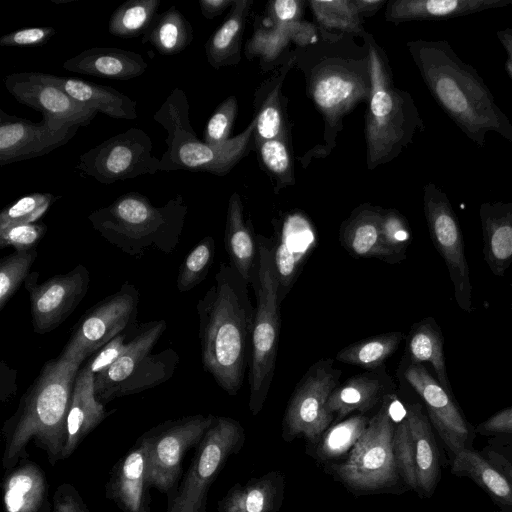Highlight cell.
<instances>
[{
    "mask_svg": "<svg viewBox=\"0 0 512 512\" xmlns=\"http://www.w3.org/2000/svg\"><path fill=\"white\" fill-rule=\"evenodd\" d=\"M408 51L433 99L478 147L489 132L512 144V123L474 67L446 40H412Z\"/></svg>",
    "mask_w": 512,
    "mask_h": 512,
    "instance_id": "1",
    "label": "cell"
},
{
    "mask_svg": "<svg viewBox=\"0 0 512 512\" xmlns=\"http://www.w3.org/2000/svg\"><path fill=\"white\" fill-rule=\"evenodd\" d=\"M196 311L203 368L234 396L242 387L248 364L255 308L248 284L231 264H220Z\"/></svg>",
    "mask_w": 512,
    "mask_h": 512,
    "instance_id": "2",
    "label": "cell"
},
{
    "mask_svg": "<svg viewBox=\"0 0 512 512\" xmlns=\"http://www.w3.org/2000/svg\"><path fill=\"white\" fill-rule=\"evenodd\" d=\"M82 363L60 355L44 363L2 428L6 470L27 459L26 447L32 439L46 452L51 465L63 459L73 384Z\"/></svg>",
    "mask_w": 512,
    "mask_h": 512,
    "instance_id": "3",
    "label": "cell"
},
{
    "mask_svg": "<svg viewBox=\"0 0 512 512\" xmlns=\"http://www.w3.org/2000/svg\"><path fill=\"white\" fill-rule=\"evenodd\" d=\"M188 207L178 194L163 206H154L135 191L117 197L88 216L93 229L111 245L131 256L155 248L165 254L178 246Z\"/></svg>",
    "mask_w": 512,
    "mask_h": 512,
    "instance_id": "4",
    "label": "cell"
},
{
    "mask_svg": "<svg viewBox=\"0 0 512 512\" xmlns=\"http://www.w3.org/2000/svg\"><path fill=\"white\" fill-rule=\"evenodd\" d=\"M371 92L365 117L367 165H378L396 158L424 129L412 96L393 85L391 71L373 38L366 34Z\"/></svg>",
    "mask_w": 512,
    "mask_h": 512,
    "instance_id": "5",
    "label": "cell"
},
{
    "mask_svg": "<svg viewBox=\"0 0 512 512\" xmlns=\"http://www.w3.org/2000/svg\"><path fill=\"white\" fill-rule=\"evenodd\" d=\"M189 109L185 91L176 87L153 115L154 121L167 132V150L160 158V171L185 170L225 176L247 155L255 138V117L237 136L211 146L202 142L195 133Z\"/></svg>",
    "mask_w": 512,
    "mask_h": 512,
    "instance_id": "6",
    "label": "cell"
},
{
    "mask_svg": "<svg viewBox=\"0 0 512 512\" xmlns=\"http://www.w3.org/2000/svg\"><path fill=\"white\" fill-rule=\"evenodd\" d=\"M257 259L251 285L256 295L251 356L249 410L256 416L263 408L275 371L279 328V280L275 268L274 244L257 237Z\"/></svg>",
    "mask_w": 512,
    "mask_h": 512,
    "instance_id": "7",
    "label": "cell"
},
{
    "mask_svg": "<svg viewBox=\"0 0 512 512\" xmlns=\"http://www.w3.org/2000/svg\"><path fill=\"white\" fill-rule=\"evenodd\" d=\"M390 404L391 395H387L346 458L325 467L327 473L355 495L395 492L402 483L393 451L396 425Z\"/></svg>",
    "mask_w": 512,
    "mask_h": 512,
    "instance_id": "8",
    "label": "cell"
},
{
    "mask_svg": "<svg viewBox=\"0 0 512 512\" xmlns=\"http://www.w3.org/2000/svg\"><path fill=\"white\" fill-rule=\"evenodd\" d=\"M245 439V430L237 420L216 416L196 446L194 458L176 489L167 512H207L210 486L227 460L243 448Z\"/></svg>",
    "mask_w": 512,
    "mask_h": 512,
    "instance_id": "9",
    "label": "cell"
},
{
    "mask_svg": "<svg viewBox=\"0 0 512 512\" xmlns=\"http://www.w3.org/2000/svg\"><path fill=\"white\" fill-rule=\"evenodd\" d=\"M309 96L322 113L330 137L341 129L343 117L371 92L368 57L364 60L329 57L308 74Z\"/></svg>",
    "mask_w": 512,
    "mask_h": 512,
    "instance_id": "10",
    "label": "cell"
},
{
    "mask_svg": "<svg viewBox=\"0 0 512 512\" xmlns=\"http://www.w3.org/2000/svg\"><path fill=\"white\" fill-rule=\"evenodd\" d=\"M215 417L196 414L168 420L140 437L145 446L146 479L150 488L164 493L175 489L184 456L200 443Z\"/></svg>",
    "mask_w": 512,
    "mask_h": 512,
    "instance_id": "11",
    "label": "cell"
},
{
    "mask_svg": "<svg viewBox=\"0 0 512 512\" xmlns=\"http://www.w3.org/2000/svg\"><path fill=\"white\" fill-rule=\"evenodd\" d=\"M341 370L332 359L314 363L295 387L282 421V438L290 442L302 437L316 445L334 421L326 409L329 396L337 387Z\"/></svg>",
    "mask_w": 512,
    "mask_h": 512,
    "instance_id": "12",
    "label": "cell"
},
{
    "mask_svg": "<svg viewBox=\"0 0 512 512\" xmlns=\"http://www.w3.org/2000/svg\"><path fill=\"white\" fill-rule=\"evenodd\" d=\"M76 169L82 175L109 185L155 174L160 171V159L153 155L150 136L132 127L81 154Z\"/></svg>",
    "mask_w": 512,
    "mask_h": 512,
    "instance_id": "13",
    "label": "cell"
},
{
    "mask_svg": "<svg viewBox=\"0 0 512 512\" xmlns=\"http://www.w3.org/2000/svg\"><path fill=\"white\" fill-rule=\"evenodd\" d=\"M139 291L125 282L120 289L88 309L78 320L60 356L85 361L136 320Z\"/></svg>",
    "mask_w": 512,
    "mask_h": 512,
    "instance_id": "14",
    "label": "cell"
},
{
    "mask_svg": "<svg viewBox=\"0 0 512 512\" xmlns=\"http://www.w3.org/2000/svg\"><path fill=\"white\" fill-rule=\"evenodd\" d=\"M423 206L430 238L446 264L455 300L460 309L471 312L472 288L463 234L449 197L435 183L428 182L423 189Z\"/></svg>",
    "mask_w": 512,
    "mask_h": 512,
    "instance_id": "15",
    "label": "cell"
},
{
    "mask_svg": "<svg viewBox=\"0 0 512 512\" xmlns=\"http://www.w3.org/2000/svg\"><path fill=\"white\" fill-rule=\"evenodd\" d=\"M38 279V272H30L24 287L29 295L33 331L42 335L60 326L81 303L89 289L90 274L78 264L68 273L41 283Z\"/></svg>",
    "mask_w": 512,
    "mask_h": 512,
    "instance_id": "16",
    "label": "cell"
},
{
    "mask_svg": "<svg viewBox=\"0 0 512 512\" xmlns=\"http://www.w3.org/2000/svg\"><path fill=\"white\" fill-rule=\"evenodd\" d=\"M404 377L423 400L427 416L449 459L463 449L474 448L475 427L466 419L452 392L443 387L423 364L410 362L404 370Z\"/></svg>",
    "mask_w": 512,
    "mask_h": 512,
    "instance_id": "17",
    "label": "cell"
},
{
    "mask_svg": "<svg viewBox=\"0 0 512 512\" xmlns=\"http://www.w3.org/2000/svg\"><path fill=\"white\" fill-rule=\"evenodd\" d=\"M4 85L20 104L41 112L62 127L88 126L98 113L76 102L56 75L14 72L5 76Z\"/></svg>",
    "mask_w": 512,
    "mask_h": 512,
    "instance_id": "18",
    "label": "cell"
},
{
    "mask_svg": "<svg viewBox=\"0 0 512 512\" xmlns=\"http://www.w3.org/2000/svg\"><path fill=\"white\" fill-rule=\"evenodd\" d=\"M79 128L59 126L46 115L35 123L0 109V166L49 154L66 145Z\"/></svg>",
    "mask_w": 512,
    "mask_h": 512,
    "instance_id": "19",
    "label": "cell"
},
{
    "mask_svg": "<svg viewBox=\"0 0 512 512\" xmlns=\"http://www.w3.org/2000/svg\"><path fill=\"white\" fill-rule=\"evenodd\" d=\"M167 324L164 320L150 321L136 328L121 356L106 371L95 376L97 399L105 404L113 400L116 390L135 372L152 350Z\"/></svg>",
    "mask_w": 512,
    "mask_h": 512,
    "instance_id": "20",
    "label": "cell"
},
{
    "mask_svg": "<svg viewBox=\"0 0 512 512\" xmlns=\"http://www.w3.org/2000/svg\"><path fill=\"white\" fill-rule=\"evenodd\" d=\"M110 414L111 411H107L96 397L95 374L85 363L78 370L73 384L63 459L70 457L84 438Z\"/></svg>",
    "mask_w": 512,
    "mask_h": 512,
    "instance_id": "21",
    "label": "cell"
},
{
    "mask_svg": "<svg viewBox=\"0 0 512 512\" xmlns=\"http://www.w3.org/2000/svg\"><path fill=\"white\" fill-rule=\"evenodd\" d=\"M146 479V452L142 440L117 462L107 484V495L122 512H151Z\"/></svg>",
    "mask_w": 512,
    "mask_h": 512,
    "instance_id": "22",
    "label": "cell"
},
{
    "mask_svg": "<svg viewBox=\"0 0 512 512\" xmlns=\"http://www.w3.org/2000/svg\"><path fill=\"white\" fill-rule=\"evenodd\" d=\"M392 381L384 365L350 377L336 387L328 398L326 409L334 415L335 423L357 411L365 413L390 395Z\"/></svg>",
    "mask_w": 512,
    "mask_h": 512,
    "instance_id": "23",
    "label": "cell"
},
{
    "mask_svg": "<svg viewBox=\"0 0 512 512\" xmlns=\"http://www.w3.org/2000/svg\"><path fill=\"white\" fill-rule=\"evenodd\" d=\"M510 5L512 0H391L385 18L394 24L448 20Z\"/></svg>",
    "mask_w": 512,
    "mask_h": 512,
    "instance_id": "24",
    "label": "cell"
},
{
    "mask_svg": "<svg viewBox=\"0 0 512 512\" xmlns=\"http://www.w3.org/2000/svg\"><path fill=\"white\" fill-rule=\"evenodd\" d=\"M141 54L117 47H92L63 63L67 71L109 80H131L145 73Z\"/></svg>",
    "mask_w": 512,
    "mask_h": 512,
    "instance_id": "25",
    "label": "cell"
},
{
    "mask_svg": "<svg viewBox=\"0 0 512 512\" xmlns=\"http://www.w3.org/2000/svg\"><path fill=\"white\" fill-rule=\"evenodd\" d=\"M405 417L413 438L418 490L422 498H430L441 479L442 463L433 426L419 403L407 406Z\"/></svg>",
    "mask_w": 512,
    "mask_h": 512,
    "instance_id": "26",
    "label": "cell"
},
{
    "mask_svg": "<svg viewBox=\"0 0 512 512\" xmlns=\"http://www.w3.org/2000/svg\"><path fill=\"white\" fill-rule=\"evenodd\" d=\"M285 474L270 471L236 483L218 502V512H278L285 498Z\"/></svg>",
    "mask_w": 512,
    "mask_h": 512,
    "instance_id": "27",
    "label": "cell"
},
{
    "mask_svg": "<svg viewBox=\"0 0 512 512\" xmlns=\"http://www.w3.org/2000/svg\"><path fill=\"white\" fill-rule=\"evenodd\" d=\"M483 254L495 276L512 264V201L484 202L479 208Z\"/></svg>",
    "mask_w": 512,
    "mask_h": 512,
    "instance_id": "28",
    "label": "cell"
},
{
    "mask_svg": "<svg viewBox=\"0 0 512 512\" xmlns=\"http://www.w3.org/2000/svg\"><path fill=\"white\" fill-rule=\"evenodd\" d=\"M381 207L363 204L353 210L340 228L339 239L345 250L355 257H376L392 262L382 235Z\"/></svg>",
    "mask_w": 512,
    "mask_h": 512,
    "instance_id": "29",
    "label": "cell"
},
{
    "mask_svg": "<svg viewBox=\"0 0 512 512\" xmlns=\"http://www.w3.org/2000/svg\"><path fill=\"white\" fill-rule=\"evenodd\" d=\"M449 460L453 475L470 478L502 512H512V483L482 451L463 449Z\"/></svg>",
    "mask_w": 512,
    "mask_h": 512,
    "instance_id": "30",
    "label": "cell"
},
{
    "mask_svg": "<svg viewBox=\"0 0 512 512\" xmlns=\"http://www.w3.org/2000/svg\"><path fill=\"white\" fill-rule=\"evenodd\" d=\"M47 489L43 470L34 462L22 460L4 477V511L41 512L48 501Z\"/></svg>",
    "mask_w": 512,
    "mask_h": 512,
    "instance_id": "31",
    "label": "cell"
},
{
    "mask_svg": "<svg viewBox=\"0 0 512 512\" xmlns=\"http://www.w3.org/2000/svg\"><path fill=\"white\" fill-rule=\"evenodd\" d=\"M224 245L230 264L250 285L257 259V240L244 219V210L238 193L228 201Z\"/></svg>",
    "mask_w": 512,
    "mask_h": 512,
    "instance_id": "32",
    "label": "cell"
},
{
    "mask_svg": "<svg viewBox=\"0 0 512 512\" xmlns=\"http://www.w3.org/2000/svg\"><path fill=\"white\" fill-rule=\"evenodd\" d=\"M63 89L79 104L114 119L135 120L137 103L111 86L99 85L78 78L60 77Z\"/></svg>",
    "mask_w": 512,
    "mask_h": 512,
    "instance_id": "33",
    "label": "cell"
},
{
    "mask_svg": "<svg viewBox=\"0 0 512 512\" xmlns=\"http://www.w3.org/2000/svg\"><path fill=\"white\" fill-rule=\"evenodd\" d=\"M251 5V0H236L225 21L207 40L205 55L214 69L239 62L242 35Z\"/></svg>",
    "mask_w": 512,
    "mask_h": 512,
    "instance_id": "34",
    "label": "cell"
},
{
    "mask_svg": "<svg viewBox=\"0 0 512 512\" xmlns=\"http://www.w3.org/2000/svg\"><path fill=\"white\" fill-rule=\"evenodd\" d=\"M193 39L191 23L173 5L155 16L142 36V43L151 44L163 56H174L184 51Z\"/></svg>",
    "mask_w": 512,
    "mask_h": 512,
    "instance_id": "35",
    "label": "cell"
},
{
    "mask_svg": "<svg viewBox=\"0 0 512 512\" xmlns=\"http://www.w3.org/2000/svg\"><path fill=\"white\" fill-rule=\"evenodd\" d=\"M407 351L411 363H429L439 383L451 391L443 353V337L433 318H426L413 326L407 340Z\"/></svg>",
    "mask_w": 512,
    "mask_h": 512,
    "instance_id": "36",
    "label": "cell"
},
{
    "mask_svg": "<svg viewBox=\"0 0 512 512\" xmlns=\"http://www.w3.org/2000/svg\"><path fill=\"white\" fill-rule=\"evenodd\" d=\"M316 39L315 27L305 22L280 24L273 22L268 29L259 28L246 45V55L274 60L290 41L300 45Z\"/></svg>",
    "mask_w": 512,
    "mask_h": 512,
    "instance_id": "37",
    "label": "cell"
},
{
    "mask_svg": "<svg viewBox=\"0 0 512 512\" xmlns=\"http://www.w3.org/2000/svg\"><path fill=\"white\" fill-rule=\"evenodd\" d=\"M179 363L172 348L150 354L135 372L116 390L113 399L140 393L168 381Z\"/></svg>",
    "mask_w": 512,
    "mask_h": 512,
    "instance_id": "38",
    "label": "cell"
},
{
    "mask_svg": "<svg viewBox=\"0 0 512 512\" xmlns=\"http://www.w3.org/2000/svg\"><path fill=\"white\" fill-rule=\"evenodd\" d=\"M369 420L367 416L357 414L334 423L314 445L316 459L328 464L347 456L364 433Z\"/></svg>",
    "mask_w": 512,
    "mask_h": 512,
    "instance_id": "39",
    "label": "cell"
},
{
    "mask_svg": "<svg viewBox=\"0 0 512 512\" xmlns=\"http://www.w3.org/2000/svg\"><path fill=\"white\" fill-rule=\"evenodd\" d=\"M295 57H291L282 67L281 71L268 83L266 95L259 104V110L254 116L256 119V143L272 139H284L285 124L283 106L281 104V86L284 77L293 65Z\"/></svg>",
    "mask_w": 512,
    "mask_h": 512,
    "instance_id": "40",
    "label": "cell"
},
{
    "mask_svg": "<svg viewBox=\"0 0 512 512\" xmlns=\"http://www.w3.org/2000/svg\"><path fill=\"white\" fill-rule=\"evenodd\" d=\"M402 337L401 332L394 331L362 339L340 350L336 359L366 370H375L382 367L385 360L397 350Z\"/></svg>",
    "mask_w": 512,
    "mask_h": 512,
    "instance_id": "41",
    "label": "cell"
},
{
    "mask_svg": "<svg viewBox=\"0 0 512 512\" xmlns=\"http://www.w3.org/2000/svg\"><path fill=\"white\" fill-rule=\"evenodd\" d=\"M159 0H127L111 14L108 31L120 38L143 35L157 15Z\"/></svg>",
    "mask_w": 512,
    "mask_h": 512,
    "instance_id": "42",
    "label": "cell"
},
{
    "mask_svg": "<svg viewBox=\"0 0 512 512\" xmlns=\"http://www.w3.org/2000/svg\"><path fill=\"white\" fill-rule=\"evenodd\" d=\"M308 4L321 29L364 35L362 17L353 0H312Z\"/></svg>",
    "mask_w": 512,
    "mask_h": 512,
    "instance_id": "43",
    "label": "cell"
},
{
    "mask_svg": "<svg viewBox=\"0 0 512 512\" xmlns=\"http://www.w3.org/2000/svg\"><path fill=\"white\" fill-rule=\"evenodd\" d=\"M214 254L215 241L211 236L204 237L190 250L178 270L176 287L180 292L190 291L206 278Z\"/></svg>",
    "mask_w": 512,
    "mask_h": 512,
    "instance_id": "44",
    "label": "cell"
},
{
    "mask_svg": "<svg viewBox=\"0 0 512 512\" xmlns=\"http://www.w3.org/2000/svg\"><path fill=\"white\" fill-rule=\"evenodd\" d=\"M37 257V250L14 251L0 261V310L2 311L27 276Z\"/></svg>",
    "mask_w": 512,
    "mask_h": 512,
    "instance_id": "45",
    "label": "cell"
},
{
    "mask_svg": "<svg viewBox=\"0 0 512 512\" xmlns=\"http://www.w3.org/2000/svg\"><path fill=\"white\" fill-rule=\"evenodd\" d=\"M60 196L35 192L21 197L0 213V229L12 225L36 223Z\"/></svg>",
    "mask_w": 512,
    "mask_h": 512,
    "instance_id": "46",
    "label": "cell"
},
{
    "mask_svg": "<svg viewBox=\"0 0 512 512\" xmlns=\"http://www.w3.org/2000/svg\"><path fill=\"white\" fill-rule=\"evenodd\" d=\"M393 451L397 470L403 485L417 493L418 479L413 438L406 417L397 424L393 438Z\"/></svg>",
    "mask_w": 512,
    "mask_h": 512,
    "instance_id": "47",
    "label": "cell"
},
{
    "mask_svg": "<svg viewBox=\"0 0 512 512\" xmlns=\"http://www.w3.org/2000/svg\"><path fill=\"white\" fill-rule=\"evenodd\" d=\"M262 163L277 179V183L293 185L294 173L291 156L284 139H272L257 142Z\"/></svg>",
    "mask_w": 512,
    "mask_h": 512,
    "instance_id": "48",
    "label": "cell"
},
{
    "mask_svg": "<svg viewBox=\"0 0 512 512\" xmlns=\"http://www.w3.org/2000/svg\"><path fill=\"white\" fill-rule=\"evenodd\" d=\"M382 235L384 244L391 255L392 262L395 263L403 260L412 238L406 218L397 210H384L382 217Z\"/></svg>",
    "mask_w": 512,
    "mask_h": 512,
    "instance_id": "49",
    "label": "cell"
},
{
    "mask_svg": "<svg viewBox=\"0 0 512 512\" xmlns=\"http://www.w3.org/2000/svg\"><path fill=\"white\" fill-rule=\"evenodd\" d=\"M237 111L238 103L235 96H229L221 102L206 123L203 142L216 146L229 140Z\"/></svg>",
    "mask_w": 512,
    "mask_h": 512,
    "instance_id": "50",
    "label": "cell"
},
{
    "mask_svg": "<svg viewBox=\"0 0 512 512\" xmlns=\"http://www.w3.org/2000/svg\"><path fill=\"white\" fill-rule=\"evenodd\" d=\"M44 223L12 225L0 229V248L13 247L15 251H27L36 245L47 232Z\"/></svg>",
    "mask_w": 512,
    "mask_h": 512,
    "instance_id": "51",
    "label": "cell"
},
{
    "mask_svg": "<svg viewBox=\"0 0 512 512\" xmlns=\"http://www.w3.org/2000/svg\"><path fill=\"white\" fill-rule=\"evenodd\" d=\"M56 33V29L50 26L22 28L1 36L0 46L38 47L47 43Z\"/></svg>",
    "mask_w": 512,
    "mask_h": 512,
    "instance_id": "52",
    "label": "cell"
},
{
    "mask_svg": "<svg viewBox=\"0 0 512 512\" xmlns=\"http://www.w3.org/2000/svg\"><path fill=\"white\" fill-rule=\"evenodd\" d=\"M481 451L512 483V435L493 437Z\"/></svg>",
    "mask_w": 512,
    "mask_h": 512,
    "instance_id": "53",
    "label": "cell"
},
{
    "mask_svg": "<svg viewBox=\"0 0 512 512\" xmlns=\"http://www.w3.org/2000/svg\"><path fill=\"white\" fill-rule=\"evenodd\" d=\"M127 334L128 332L118 334L88 358L86 364L95 376L106 371L121 356L126 347Z\"/></svg>",
    "mask_w": 512,
    "mask_h": 512,
    "instance_id": "54",
    "label": "cell"
},
{
    "mask_svg": "<svg viewBox=\"0 0 512 512\" xmlns=\"http://www.w3.org/2000/svg\"><path fill=\"white\" fill-rule=\"evenodd\" d=\"M475 432L490 437L512 435V406L494 413L478 424Z\"/></svg>",
    "mask_w": 512,
    "mask_h": 512,
    "instance_id": "55",
    "label": "cell"
},
{
    "mask_svg": "<svg viewBox=\"0 0 512 512\" xmlns=\"http://www.w3.org/2000/svg\"><path fill=\"white\" fill-rule=\"evenodd\" d=\"M52 512H89L77 490L70 484L60 485L54 493Z\"/></svg>",
    "mask_w": 512,
    "mask_h": 512,
    "instance_id": "56",
    "label": "cell"
},
{
    "mask_svg": "<svg viewBox=\"0 0 512 512\" xmlns=\"http://www.w3.org/2000/svg\"><path fill=\"white\" fill-rule=\"evenodd\" d=\"M303 2L299 0H276L270 3L269 11L273 22L291 24L300 21Z\"/></svg>",
    "mask_w": 512,
    "mask_h": 512,
    "instance_id": "57",
    "label": "cell"
},
{
    "mask_svg": "<svg viewBox=\"0 0 512 512\" xmlns=\"http://www.w3.org/2000/svg\"><path fill=\"white\" fill-rule=\"evenodd\" d=\"M17 370L11 368L4 360L0 362V400L7 402L17 392Z\"/></svg>",
    "mask_w": 512,
    "mask_h": 512,
    "instance_id": "58",
    "label": "cell"
},
{
    "mask_svg": "<svg viewBox=\"0 0 512 512\" xmlns=\"http://www.w3.org/2000/svg\"><path fill=\"white\" fill-rule=\"evenodd\" d=\"M236 0H199V7L204 18L211 20L231 8Z\"/></svg>",
    "mask_w": 512,
    "mask_h": 512,
    "instance_id": "59",
    "label": "cell"
},
{
    "mask_svg": "<svg viewBox=\"0 0 512 512\" xmlns=\"http://www.w3.org/2000/svg\"><path fill=\"white\" fill-rule=\"evenodd\" d=\"M361 17H370L375 14L385 0H353Z\"/></svg>",
    "mask_w": 512,
    "mask_h": 512,
    "instance_id": "60",
    "label": "cell"
},
{
    "mask_svg": "<svg viewBox=\"0 0 512 512\" xmlns=\"http://www.w3.org/2000/svg\"><path fill=\"white\" fill-rule=\"evenodd\" d=\"M505 52L507 55L505 69L512 80V41L506 46Z\"/></svg>",
    "mask_w": 512,
    "mask_h": 512,
    "instance_id": "61",
    "label": "cell"
},
{
    "mask_svg": "<svg viewBox=\"0 0 512 512\" xmlns=\"http://www.w3.org/2000/svg\"><path fill=\"white\" fill-rule=\"evenodd\" d=\"M41 512H52V508L49 501H47Z\"/></svg>",
    "mask_w": 512,
    "mask_h": 512,
    "instance_id": "62",
    "label": "cell"
},
{
    "mask_svg": "<svg viewBox=\"0 0 512 512\" xmlns=\"http://www.w3.org/2000/svg\"><path fill=\"white\" fill-rule=\"evenodd\" d=\"M502 512V511H501Z\"/></svg>",
    "mask_w": 512,
    "mask_h": 512,
    "instance_id": "63",
    "label": "cell"
}]
</instances>
